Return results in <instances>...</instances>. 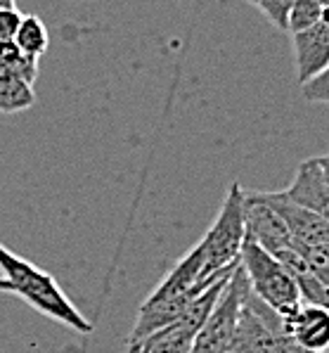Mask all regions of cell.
<instances>
[{"instance_id": "6da1fadb", "label": "cell", "mask_w": 329, "mask_h": 353, "mask_svg": "<svg viewBox=\"0 0 329 353\" xmlns=\"http://www.w3.org/2000/svg\"><path fill=\"white\" fill-rule=\"evenodd\" d=\"M0 270H3V278L10 282L12 294L24 299L41 316L55 320L74 332H93V323L69 301V296L64 294L62 287L57 285V280L50 273H45L31 261L17 256L3 244H0Z\"/></svg>"}, {"instance_id": "7a4b0ae2", "label": "cell", "mask_w": 329, "mask_h": 353, "mask_svg": "<svg viewBox=\"0 0 329 353\" xmlns=\"http://www.w3.org/2000/svg\"><path fill=\"white\" fill-rule=\"evenodd\" d=\"M240 265L244 270L246 280H249L253 294L261 299L268 308H273L277 316L284 318L301 306L304 299L299 294V287H296L294 278L251 235H246L244 244H242Z\"/></svg>"}, {"instance_id": "3957f363", "label": "cell", "mask_w": 329, "mask_h": 353, "mask_svg": "<svg viewBox=\"0 0 329 353\" xmlns=\"http://www.w3.org/2000/svg\"><path fill=\"white\" fill-rule=\"evenodd\" d=\"M246 192L240 183H233L223 199L213 225L202 237L204 256H206V275L215 278L240 263V252L246 237V216H244Z\"/></svg>"}, {"instance_id": "277c9868", "label": "cell", "mask_w": 329, "mask_h": 353, "mask_svg": "<svg viewBox=\"0 0 329 353\" xmlns=\"http://www.w3.org/2000/svg\"><path fill=\"white\" fill-rule=\"evenodd\" d=\"M246 287H249V282H246L244 270H242V265H237L228 287H225L218 299V303L209 313L206 323L194 334L190 353H230L242 306H244Z\"/></svg>"}, {"instance_id": "5b68a950", "label": "cell", "mask_w": 329, "mask_h": 353, "mask_svg": "<svg viewBox=\"0 0 329 353\" xmlns=\"http://www.w3.org/2000/svg\"><path fill=\"white\" fill-rule=\"evenodd\" d=\"M244 216H246V235H251L268 254L279 256L287 249H294L284 221L279 219V214L273 206H268L258 197V192H246Z\"/></svg>"}, {"instance_id": "8992f818", "label": "cell", "mask_w": 329, "mask_h": 353, "mask_svg": "<svg viewBox=\"0 0 329 353\" xmlns=\"http://www.w3.org/2000/svg\"><path fill=\"white\" fill-rule=\"evenodd\" d=\"M279 327L304 349L329 353V308L301 301L294 313L279 316Z\"/></svg>"}, {"instance_id": "52a82bcc", "label": "cell", "mask_w": 329, "mask_h": 353, "mask_svg": "<svg viewBox=\"0 0 329 353\" xmlns=\"http://www.w3.org/2000/svg\"><path fill=\"white\" fill-rule=\"evenodd\" d=\"M291 41H294L296 83L304 85L329 64V26L325 21H317L310 29L291 34Z\"/></svg>"}, {"instance_id": "ba28073f", "label": "cell", "mask_w": 329, "mask_h": 353, "mask_svg": "<svg viewBox=\"0 0 329 353\" xmlns=\"http://www.w3.org/2000/svg\"><path fill=\"white\" fill-rule=\"evenodd\" d=\"M289 202L304 206V209L317 214L329 223V183L322 176L315 159H308L296 168V176L287 190H282Z\"/></svg>"}, {"instance_id": "9c48e42d", "label": "cell", "mask_w": 329, "mask_h": 353, "mask_svg": "<svg viewBox=\"0 0 329 353\" xmlns=\"http://www.w3.org/2000/svg\"><path fill=\"white\" fill-rule=\"evenodd\" d=\"M199 327H202L199 323H194L187 316H180L169 327L149 334L140 344L126 346V353H190Z\"/></svg>"}, {"instance_id": "30bf717a", "label": "cell", "mask_w": 329, "mask_h": 353, "mask_svg": "<svg viewBox=\"0 0 329 353\" xmlns=\"http://www.w3.org/2000/svg\"><path fill=\"white\" fill-rule=\"evenodd\" d=\"M230 353H282V349H279L270 327L244 303Z\"/></svg>"}, {"instance_id": "8fae6325", "label": "cell", "mask_w": 329, "mask_h": 353, "mask_svg": "<svg viewBox=\"0 0 329 353\" xmlns=\"http://www.w3.org/2000/svg\"><path fill=\"white\" fill-rule=\"evenodd\" d=\"M36 105L34 83L0 69V114H17Z\"/></svg>"}, {"instance_id": "7c38bea8", "label": "cell", "mask_w": 329, "mask_h": 353, "mask_svg": "<svg viewBox=\"0 0 329 353\" xmlns=\"http://www.w3.org/2000/svg\"><path fill=\"white\" fill-rule=\"evenodd\" d=\"M14 43H17V48L24 55L39 59L41 55H45L47 46H50V34H47L41 17H36V14H24L17 36H14Z\"/></svg>"}, {"instance_id": "4fadbf2b", "label": "cell", "mask_w": 329, "mask_h": 353, "mask_svg": "<svg viewBox=\"0 0 329 353\" xmlns=\"http://www.w3.org/2000/svg\"><path fill=\"white\" fill-rule=\"evenodd\" d=\"M0 69L21 76L24 81L34 83L39 76V59L24 55L14 41H0Z\"/></svg>"}, {"instance_id": "5bb4252c", "label": "cell", "mask_w": 329, "mask_h": 353, "mask_svg": "<svg viewBox=\"0 0 329 353\" xmlns=\"http://www.w3.org/2000/svg\"><path fill=\"white\" fill-rule=\"evenodd\" d=\"M291 3L294 0H256V8H261V12L273 21L277 29L287 31L289 24V12H291Z\"/></svg>"}, {"instance_id": "9a60e30c", "label": "cell", "mask_w": 329, "mask_h": 353, "mask_svg": "<svg viewBox=\"0 0 329 353\" xmlns=\"http://www.w3.org/2000/svg\"><path fill=\"white\" fill-rule=\"evenodd\" d=\"M301 93H304V97L308 102L329 105V64L315 76V79H310L308 83L301 85Z\"/></svg>"}, {"instance_id": "2e32d148", "label": "cell", "mask_w": 329, "mask_h": 353, "mask_svg": "<svg viewBox=\"0 0 329 353\" xmlns=\"http://www.w3.org/2000/svg\"><path fill=\"white\" fill-rule=\"evenodd\" d=\"M24 14L17 8H0V41H14Z\"/></svg>"}, {"instance_id": "e0dca14e", "label": "cell", "mask_w": 329, "mask_h": 353, "mask_svg": "<svg viewBox=\"0 0 329 353\" xmlns=\"http://www.w3.org/2000/svg\"><path fill=\"white\" fill-rule=\"evenodd\" d=\"M315 161H317V166H320V171H322V176H325V181L329 183V154L315 157Z\"/></svg>"}, {"instance_id": "ac0fdd59", "label": "cell", "mask_w": 329, "mask_h": 353, "mask_svg": "<svg viewBox=\"0 0 329 353\" xmlns=\"http://www.w3.org/2000/svg\"><path fill=\"white\" fill-rule=\"evenodd\" d=\"M0 292H5V294H12V290H10V282L5 278H0Z\"/></svg>"}, {"instance_id": "d6986e66", "label": "cell", "mask_w": 329, "mask_h": 353, "mask_svg": "<svg viewBox=\"0 0 329 353\" xmlns=\"http://www.w3.org/2000/svg\"><path fill=\"white\" fill-rule=\"evenodd\" d=\"M0 8H14V0H0Z\"/></svg>"}, {"instance_id": "ffe728a7", "label": "cell", "mask_w": 329, "mask_h": 353, "mask_svg": "<svg viewBox=\"0 0 329 353\" xmlns=\"http://www.w3.org/2000/svg\"><path fill=\"white\" fill-rule=\"evenodd\" d=\"M315 3H317V5H322V8H327V5H329V0H315Z\"/></svg>"}, {"instance_id": "44dd1931", "label": "cell", "mask_w": 329, "mask_h": 353, "mask_svg": "<svg viewBox=\"0 0 329 353\" xmlns=\"http://www.w3.org/2000/svg\"><path fill=\"white\" fill-rule=\"evenodd\" d=\"M246 3H251V5H253V3H256V0H246Z\"/></svg>"}]
</instances>
